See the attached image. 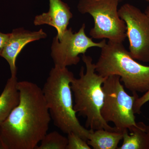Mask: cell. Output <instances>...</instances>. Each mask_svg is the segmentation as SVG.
<instances>
[{
  "mask_svg": "<svg viewBox=\"0 0 149 149\" xmlns=\"http://www.w3.org/2000/svg\"><path fill=\"white\" fill-rule=\"evenodd\" d=\"M19 101L0 124L5 149H36L47 133L51 116L42 89L28 81L18 82Z\"/></svg>",
  "mask_w": 149,
  "mask_h": 149,
  "instance_id": "obj_1",
  "label": "cell"
},
{
  "mask_svg": "<svg viewBox=\"0 0 149 149\" xmlns=\"http://www.w3.org/2000/svg\"><path fill=\"white\" fill-rule=\"evenodd\" d=\"M74 78L67 67L55 65L42 90L55 125L63 133L73 132L87 141L93 130L83 127L76 116L71 88Z\"/></svg>",
  "mask_w": 149,
  "mask_h": 149,
  "instance_id": "obj_2",
  "label": "cell"
},
{
  "mask_svg": "<svg viewBox=\"0 0 149 149\" xmlns=\"http://www.w3.org/2000/svg\"><path fill=\"white\" fill-rule=\"evenodd\" d=\"M82 57L86 71L82 67L79 78L74 77L71 83L74 96V110L78 116L86 118L85 127L88 129L120 131L115 127L109 125L101 113L104 100L102 85L106 77H102L96 72L95 63L91 56L83 54Z\"/></svg>",
  "mask_w": 149,
  "mask_h": 149,
  "instance_id": "obj_3",
  "label": "cell"
},
{
  "mask_svg": "<svg viewBox=\"0 0 149 149\" xmlns=\"http://www.w3.org/2000/svg\"><path fill=\"white\" fill-rule=\"evenodd\" d=\"M95 65L96 72L102 77L119 76L125 88L133 94L146 93L149 89V66L136 61L123 42L109 40L101 48Z\"/></svg>",
  "mask_w": 149,
  "mask_h": 149,
  "instance_id": "obj_4",
  "label": "cell"
},
{
  "mask_svg": "<svg viewBox=\"0 0 149 149\" xmlns=\"http://www.w3.org/2000/svg\"><path fill=\"white\" fill-rule=\"evenodd\" d=\"M104 93L102 116L106 122H112L119 131L131 130L137 127L134 105L139 95L133 93L131 96L126 93L118 75L107 77L102 85Z\"/></svg>",
  "mask_w": 149,
  "mask_h": 149,
  "instance_id": "obj_5",
  "label": "cell"
},
{
  "mask_svg": "<svg viewBox=\"0 0 149 149\" xmlns=\"http://www.w3.org/2000/svg\"><path fill=\"white\" fill-rule=\"evenodd\" d=\"M119 3L118 0H79L78 11L89 14L94 19V27L89 33L92 38L120 42L125 41L126 25L118 14Z\"/></svg>",
  "mask_w": 149,
  "mask_h": 149,
  "instance_id": "obj_6",
  "label": "cell"
},
{
  "mask_svg": "<svg viewBox=\"0 0 149 149\" xmlns=\"http://www.w3.org/2000/svg\"><path fill=\"white\" fill-rule=\"evenodd\" d=\"M118 12L126 25L130 55L134 59L149 62V17L128 3L121 6Z\"/></svg>",
  "mask_w": 149,
  "mask_h": 149,
  "instance_id": "obj_7",
  "label": "cell"
},
{
  "mask_svg": "<svg viewBox=\"0 0 149 149\" xmlns=\"http://www.w3.org/2000/svg\"><path fill=\"white\" fill-rule=\"evenodd\" d=\"M85 24L79 31L73 33L72 28L67 29L60 40L54 37L51 47V56L55 65L67 67L76 65L80 61L79 55L85 54L90 48H102L106 44L105 39L99 42H93L92 38L85 33Z\"/></svg>",
  "mask_w": 149,
  "mask_h": 149,
  "instance_id": "obj_8",
  "label": "cell"
},
{
  "mask_svg": "<svg viewBox=\"0 0 149 149\" xmlns=\"http://www.w3.org/2000/svg\"><path fill=\"white\" fill-rule=\"evenodd\" d=\"M47 37V34L42 29L32 32L19 28L10 33L9 38L0 56L5 59L9 65L11 76H17V58L23 48L31 42L45 39Z\"/></svg>",
  "mask_w": 149,
  "mask_h": 149,
  "instance_id": "obj_9",
  "label": "cell"
},
{
  "mask_svg": "<svg viewBox=\"0 0 149 149\" xmlns=\"http://www.w3.org/2000/svg\"><path fill=\"white\" fill-rule=\"evenodd\" d=\"M49 8L48 12L35 17V26L48 24L56 29V37L60 40L67 29L72 14L69 6L61 0H49Z\"/></svg>",
  "mask_w": 149,
  "mask_h": 149,
  "instance_id": "obj_10",
  "label": "cell"
},
{
  "mask_svg": "<svg viewBox=\"0 0 149 149\" xmlns=\"http://www.w3.org/2000/svg\"><path fill=\"white\" fill-rule=\"evenodd\" d=\"M18 82L17 76H11L0 95V124L7 119L19 103Z\"/></svg>",
  "mask_w": 149,
  "mask_h": 149,
  "instance_id": "obj_11",
  "label": "cell"
},
{
  "mask_svg": "<svg viewBox=\"0 0 149 149\" xmlns=\"http://www.w3.org/2000/svg\"><path fill=\"white\" fill-rule=\"evenodd\" d=\"M122 139V131L100 129L92 130L87 142L94 149H118Z\"/></svg>",
  "mask_w": 149,
  "mask_h": 149,
  "instance_id": "obj_12",
  "label": "cell"
},
{
  "mask_svg": "<svg viewBox=\"0 0 149 149\" xmlns=\"http://www.w3.org/2000/svg\"><path fill=\"white\" fill-rule=\"evenodd\" d=\"M137 127L123 131V143L118 149H149V140L146 132V125L138 123Z\"/></svg>",
  "mask_w": 149,
  "mask_h": 149,
  "instance_id": "obj_13",
  "label": "cell"
},
{
  "mask_svg": "<svg viewBox=\"0 0 149 149\" xmlns=\"http://www.w3.org/2000/svg\"><path fill=\"white\" fill-rule=\"evenodd\" d=\"M67 137L54 131L47 133L36 149H66Z\"/></svg>",
  "mask_w": 149,
  "mask_h": 149,
  "instance_id": "obj_14",
  "label": "cell"
},
{
  "mask_svg": "<svg viewBox=\"0 0 149 149\" xmlns=\"http://www.w3.org/2000/svg\"><path fill=\"white\" fill-rule=\"evenodd\" d=\"M68 144L66 149H91L87 141L76 133L70 132L67 134Z\"/></svg>",
  "mask_w": 149,
  "mask_h": 149,
  "instance_id": "obj_15",
  "label": "cell"
},
{
  "mask_svg": "<svg viewBox=\"0 0 149 149\" xmlns=\"http://www.w3.org/2000/svg\"><path fill=\"white\" fill-rule=\"evenodd\" d=\"M149 101V89L140 97L137 98L134 105V111L135 114H140L142 107Z\"/></svg>",
  "mask_w": 149,
  "mask_h": 149,
  "instance_id": "obj_16",
  "label": "cell"
},
{
  "mask_svg": "<svg viewBox=\"0 0 149 149\" xmlns=\"http://www.w3.org/2000/svg\"><path fill=\"white\" fill-rule=\"evenodd\" d=\"M9 36L10 33L5 34L0 31V55L2 52L3 49L9 38Z\"/></svg>",
  "mask_w": 149,
  "mask_h": 149,
  "instance_id": "obj_17",
  "label": "cell"
},
{
  "mask_svg": "<svg viewBox=\"0 0 149 149\" xmlns=\"http://www.w3.org/2000/svg\"><path fill=\"white\" fill-rule=\"evenodd\" d=\"M146 130L147 134H148V137L149 140V125H146Z\"/></svg>",
  "mask_w": 149,
  "mask_h": 149,
  "instance_id": "obj_18",
  "label": "cell"
},
{
  "mask_svg": "<svg viewBox=\"0 0 149 149\" xmlns=\"http://www.w3.org/2000/svg\"><path fill=\"white\" fill-rule=\"evenodd\" d=\"M0 149H5L4 146H3V144L2 142L1 138H0Z\"/></svg>",
  "mask_w": 149,
  "mask_h": 149,
  "instance_id": "obj_19",
  "label": "cell"
},
{
  "mask_svg": "<svg viewBox=\"0 0 149 149\" xmlns=\"http://www.w3.org/2000/svg\"><path fill=\"white\" fill-rule=\"evenodd\" d=\"M145 13L149 17V6H148L146 9Z\"/></svg>",
  "mask_w": 149,
  "mask_h": 149,
  "instance_id": "obj_20",
  "label": "cell"
},
{
  "mask_svg": "<svg viewBox=\"0 0 149 149\" xmlns=\"http://www.w3.org/2000/svg\"><path fill=\"white\" fill-rule=\"evenodd\" d=\"M118 1H119V2L120 3L121 2L123 1H124V0H118Z\"/></svg>",
  "mask_w": 149,
  "mask_h": 149,
  "instance_id": "obj_21",
  "label": "cell"
},
{
  "mask_svg": "<svg viewBox=\"0 0 149 149\" xmlns=\"http://www.w3.org/2000/svg\"><path fill=\"white\" fill-rule=\"evenodd\" d=\"M146 1L147 2H148L149 3V0H146Z\"/></svg>",
  "mask_w": 149,
  "mask_h": 149,
  "instance_id": "obj_22",
  "label": "cell"
}]
</instances>
